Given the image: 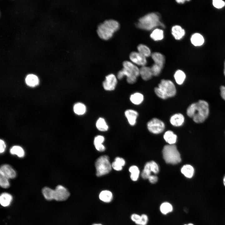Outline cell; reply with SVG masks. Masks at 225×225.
Masks as SVG:
<instances>
[{"label": "cell", "instance_id": "16", "mask_svg": "<svg viewBox=\"0 0 225 225\" xmlns=\"http://www.w3.org/2000/svg\"><path fill=\"white\" fill-rule=\"evenodd\" d=\"M171 33L175 39L177 40L181 39L185 34L184 30L178 25H175L172 27Z\"/></svg>", "mask_w": 225, "mask_h": 225}, {"label": "cell", "instance_id": "22", "mask_svg": "<svg viewBox=\"0 0 225 225\" xmlns=\"http://www.w3.org/2000/svg\"><path fill=\"white\" fill-rule=\"evenodd\" d=\"M163 138L170 145L174 144L176 142L177 136L172 131H166L163 135Z\"/></svg>", "mask_w": 225, "mask_h": 225}, {"label": "cell", "instance_id": "4", "mask_svg": "<svg viewBox=\"0 0 225 225\" xmlns=\"http://www.w3.org/2000/svg\"><path fill=\"white\" fill-rule=\"evenodd\" d=\"M119 27V23L117 21L113 19L106 20L98 25L97 33L100 38L107 40L112 36Z\"/></svg>", "mask_w": 225, "mask_h": 225}, {"label": "cell", "instance_id": "17", "mask_svg": "<svg viewBox=\"0 0 225 225\" xmlns=\"http://www.w3.org/2000/svg\"><path fill=\"white\" fill-rule=\"evenodd\" d=\"M139 75L144 81H148L151 79L153 75L151 68L146 66L141 67L139 70Z\"/></svg>", "mask_w": 225, "mask_h": 225}, {"label": "cell", "instance_id": "7", "mask_svg": "<svg viewBox=\"0 0 225 225\" xmlns=\"http://www.w3.org/2000/svg\"><path fill=\"white\" fill-rule=\"evenodd\" d=\"M96 170V175L101 177L109 173L111 170L112 166L109 157L106 155H103L99 157L95 162Z\"/></svg>", "mask_w": 225, "mask_h": 225}, {"label": "cell", "instance_id": "32", "mask_svg": "<svg viewBox=\"0 0 225 225\" xmlns=\"http://www.w3.org/2000/svg\"><path fill=\"white\" fill-rule=\"evenodd\" d=\"M125 163L124 160L121 158L117 157L115 158V161L112 164V167L113 169L116 171H120L122 170V167Z\"/></svg>", "mask_w": 225, "mask_h": 225}, {"label": "cell", "instance_id": "26", "mask_svg": "<svg viewBox=\"0 0 225 225\" xmlns=\"http://www.w3.org/2000/svg\"><path fill=\"white\" fill-rule=\"evenodd\" d=\"M74 112L78 115H84L86 111V107L82 103L78 102L76 103L73 107Z\"/></svg>", "mask_w": 225, "mask_h": 225}, {"label": "cell", "instance_id": "10", "mask_svg": "<svg viewBox=\"0 0 225 225\" xmlns=\"http://www.w3.org/2000/svg\"><path fill=\"white\" fill-rule=\"evenodd\" d=\"M70 195L66 188L61 185H58L54 189V199L59 201H65L68 198Z\"/></svg>", "mask_w": 225, "mask_h": 225}, {"label": "cell", "instance_id": "37", "mask_svg": "<svg viewBox=\"0 0 225 225\" xmlns=\"http://www.w3.org/2000/svg\"><path fill=\"white\" fill-rule=\"evenodd\" d=\"M153 76H157L161 72L162 68L155 63L150 67Z\"/></svg>", "mask_w": 225, "mask_h": 225}, {"label": "cell", "instance_id": "13", "mask_svg": "<svg viewBox=\"0 0 225 225\" xmlns=\"http://www.w3.org/2000/svg\"><path fill=\"white\" fill-rule=\"evenodd\" d=\"M0 175L8 179L15 178L16 176V172L13 168L10 165L5 164L1 166L0 169Z\"/></svg>", "mask_w": 225, "mask_h": 225}, {"label": "cell", "instance_id": "3", "mask_svg": "<svg viewBox=\"0 0 225 225\" xmlns=\"http://www.w3.org/2000/svg\"><path fill=\"white\" fill-rule=\"evenodd\" d=\"M154 92L158 98L165 100L175 96L177 89L174 83L171 80L162 79L158 86L154 88Z\"/></svg>", "mask_w": 225, "mask_h": 225}, {"label": "cell", "instance_id": "6", "mask_svg": "<svg viewBox=\"0 0 225 225\" xmlns=\"http://www.w3.org/2000/svg\"><path fill=\"white\" fill-rule=\"evenodd\" d=\"M162 154L164 159L167 163L176 164L181 161L180 154L174 144L165 145L162 150Z\"/></svg>", "mask_w": 225, "mask_h": 225}, {"label": "cell", "instance_id": "27", "mask_svg": "<svg viewBox=\"0 0 225 225\" xmlns=\"http://www.w3.org/2000/svg\"><path fill=\"white\" fill-rule=\"evenodd\" d=\"M164 32L162 30L156 28L150 34L151 38L155 41L161 40L164 38Z\"/></svg>", "mask_w": 225, "mask_h": 225}, {"label": "cell", "instance_id": "43", "mask_svg": "<svg viewBox=\"0 0 225 225\" xmlns=\"http://www.w3.org/2000/svg\"><path fill=\"white\" fill-rule=\"evenodd\" d=\"M6 148V145L4 141L2 139L0 140V152L3 153L5 151Z\"/></svg>", "mask_w": 225, "mask_h": 225}, {"label": "cell", "instance_id": "29", "mask_svg": "<svg viewBox=\"0 0 225 225\" xmlns=\"http://www.w3.org/2000/svg\"><path fill=\"white\" fill-rule=\"evenodd\" d=\"M173 210V207L172 205L168 202H162L160 206V211L163 215H167L172 212Z\"/></svg>", "mask_w": 225, "mask_h": 225}, {"label": "cell", "instance_id": "46", "mask_svg": "<svg viewBox=\"0 0 225 225\" xmlns=\"http://www.w3.org/2000/svg\"><path fill=\"white\" fill-rule=\"evenodd\" d=\"M223 185L225 187V176H224V177L223 178Z\"/></svg>", "mask_w": 225, "mask_h": 225}, {"label": "cell", "instance_id": "25", "mask_svg": "<svg viewBox=\"0 0 225 225\" xmlns=\"http://www.w3.org/2000/svg\"><path fill=\"white\" fill-rule=\"evenodd\" d=\"M100 199L102 201L108 203L111 202L113 198V195L112 192L107 190H104L101 191L99 196Z\"/></svg>", "mask_w": 225, "mask_h": 225}, {"label": "cell", "instance_id": "1", "mask_svg": "<svg viewBox=\"0 0 225 225\" xmlns=\"http://www.w3.org/2000/svg\"><path fill=\"white\" fill-rule=\"evenodd\" d=\"M209 113L208 103L206 101L202 100L191 104L186 110L187 116L192 118L193 121L197 123L204 122L208 118Z\"/></svg>", "mask_w": 225, "mask_h": 225}, {"label": "cell", "instance_id": "8", "mask_svg": "<svg viewBox=\"0 0 225 225\" xmlns=\"http://www.w3.org/2000/svg\"><path fill=\"white\" fill-rule=\"evenodd\" d=\"M147 127L151 132L154 134H158L164 131L165 128V124L161 120L154 118L148 122Z\"/></svg>", "mask_w": 225, "mask_h": 225}, {"label": "cell", "instance_id": "42", "mask_svg": "<svg viewBox=\"0 0 225 225\" xmlns=\"http://www.w3.org/2000/svg\"><path fill=\"white\" fill-rule=\"evenodd\" d=\"M148 179L150 183L154 184L157 182L158 178L155 175H151L148 178Z\"/></svg>", "mask_w": 225, "mask_h": 225}, {"label": "cell", "instance_id": "34", "mask_svg": "<svg viewBox=\"0 0 225 225\" xmlns=\"http://www.w3.org/2000/svg\"><path fill=\"white\" fill-rule=\"evenodd\" d=\"M138 52L146 57L151 55V52L149 48L145 45L141 44L137 47Z\"/></svg>", "mask_w": 225, "mask_h": 225}, {"label": "cell", "instance_id": "41", "mask_svg": "<svg viewBox=\"0 0 225 225\" xmlns=\"http://www.w3.org/2000/svg\"><path fill=\"white\" fill-rule=\"evenodd\" d=\"M148 216L143 214L141 215V220L140 225H146L148 223Z\"/></svg>", "mask_w": 225, "mask_h": 225}, {"label": "cell", "instance_id": "30", "mask_svg": "<svg viewBox=\"0 0 225 225\" xmlns=\"http://www.w3.org/2000/svg\"><path fill=\"white\" fill-rule=\"evenodd\" d=\"M10 153L12 155H16L19 158L23 157L25 154L23 148L20 146L15 145L11 148L10 150Z\"/></svg>", "mask_w": 225, "mask_h": 225}, {"label": "cell", "instance_id": "20", "mask_svg": "<svg viewBox=\"0 0 225 225\" xmlns=\"http://www.w3.org/2000/svg\"><path fill=\"white\" fill-rule=\"evenodd\" d=\"M181 171L182 174L188 178H191L193 177L195 172L193 167L188 164L184 165L182 167Z\"/></svg>", "mask_w": 225, "mask_h": 225}, {"label": "cell", "instance_id": "35", "mask_svg": "<svg viewBox=\"0 0 225 225\" xmlns=\"http://www.w3.org/2000/svg\"><path fill=\"white\" fill-rule=\"evenodd\" d=\"M42 193L45 198L48 200L54 199V190L49 187H44L42 189Z\"/></svg>", "mask_w": 225, "mask_h": 225}, {"label": "cell", "instance_id": "9", "mask_svg": "<svg viewBox=\"0 0 225 225\" xmlns=\"http://www.w3.org/2000/svg\"><path fill=\"white\" fill-rule=\"evenodd\" d=\"M159 171V167L158 164L154 161H151L145 164L141 173V176L143 179H147L151 175V172L157 174Z\"/></svg>", "mask_w": 225, "mask_h": 225}, {"label": "cell", "instance_id": "11", "mask_svg": "<svg viewBox=\"0 0 225 225\" xmlns=\"http://www.w3.org/2000/svg\"><path fill=\"white\" fill-rule=\"evenodd\" d=\"M117 83V79L114 74L111 73L105 77L103 82L102 86L104 89L107 91L114 90Z\"/></svg>", "mask_w": 225, "mask_h": 225}, {"label": "cell", "instance_id": "39", "mask_svg": "<svg viewBox=\"0 0 225 225\" xmlns=\"http://www.w3.org/2000/svg\"><path fill=\"white\" fill-rule=\"evenodd\" d=\"M213 6L216 8H220L225 5V2L222 0H213L212 1Z\"/></svg>", "mask_w": 225, "mask_h": 225}, {"label": "cell", "instance_id": "48", "mask_svg": "<svg viewBox=\"0 0 225 225\" xmlns=\"http://www.w3.org/2000/svg\"><path fill=\"white\" fill-rule=\"evenodd\" d=\"M92 225H102V224L100 223H95L92 224Z\"/></svg>", "mask_w": 225, "mask_h": 225}, {"label": "cell", "instance_id": "28", "mask_svg": "<svg viewBox=\"0 0 225 225\" xmlns=\"http://www.w3.org/2000/svg\"><path fill=\"white\" fill-rule=\"evenodd\" d=\"M191 41L192 44L194 46H200L204 43V39L201 34L198 33H195L191 36Z\"/></svg>", "mask_w": 225, "mask_h": 225}, {"label": "cell", "instance_id": "47", "mask_svg": "<svg viewBox=\"0 0 225 225\" xmlns=\"http://www.w3.org/2000/svg\"><path fill=\"white\" fill-rule=\"evenodd\" d=\"M184 225H194L192 223H189L187 224H185Z\"/></svg>", "mask_w": 225, "mask_h": 225}, {"label": "cell", "instance_id": "5", "mask_svg": "<svg viewBox=\"0 0 225 225\" xmlns=\"http://www.w3.org/2000/svg\"><path fill=\"white\" fill-rule=\"evenodd\" d=\"M141 29L149 30L158 26L164 27V25L160 21L159 16L154 12L150 13L140 18L137 24Z\"/></svg>", "mask_w": 225, "mask_h": 225}, {"label": "cell", "instance_id": "49", "mask_svg": "<svg viewBox=\"0 0 225 225\" xmlns=\"http://www.w3.org/2000/svg\"><path fill=\"white\" fill-rule=\"evenodd\" d=\"M224 74L225 76V62L224 63Z\"/></svg>", "mask_w": 225, "mask_h": 225}, {"label": "cell", "instance_id": "38", "mask_svg": "<svg viewBox=\"0 0 225 225\" xmlns=\"http://www.w3.org/2000/svg\"><path fill=\"white\" fill-rule=\"evenodd\" d=\"M8 179L0 175V185L1 187L4 188H8L10 184Z\"/></svg>", "mask_w": 225, "mask_h": 225}, {"label": "cell", "instance_id": "36", "mask_svg": "<svg viewBox=\"0 0 225 225\" xmlns=\"http://www.w3.org/2000/svg\"><path fill=\"white\" fill-rule=\"evenodd\" d=\"M129 170L131 173L130 178L132 180L134 181H137L140 173L138 167L135 165L132 166L129 168Z\"/></svg>", "mask_w": 225, "mask_h": 225}, {"label": "cell", "instance_id": "12", "mask_svg": "<svg viewBox=\"0 0 225 225\" xmlns=\"http://www.w3.org/2000/svg\"><path fill=\"white\" fill-rule=\"evenodd\" d=\"M129 57L131 62L135 65L142 67L146 66L147 63L146 57L138 52H132L130 54Z\"/></svg>", "mask_w": 225, "mask_h": 225}, {"label": "cell", "instance_id": "33", "mask_svg": "<svg viewBox=\"0 0 225 225\" xmlns=\"http://www.w3.org/2000/svg\"><path fill=\"white\" fill-rule=\"evenodd\" d=\"M96 125L97 128L101 131H106L108 129V126L105 120L101 117L99 118L97 120Z\"/></svg>", "mask_w": 225, "mask_h": 225}, {"label": "cell", "instance_id": "15", "mask_svg": "<svg viewBox=\"0 0 225 225\" xmlns=\"http://www.w3.org/2000/svg\"><path fill=\"white\" fill-rule=\"evenodd\" d=\"M124 114L130 125L133 126L136 124L139 115L137 111L132 109H128L125 111Z\"/></svg>", "mask_w": 225, "mask_h": 225}, {"label": "cell", "instance_id": "18", "mask_svg": "<svg viewBox=\"0 0 225 225\" xmlns=\"http://www.w3.org/2000/svg\"><path fill=\"white\" fill-rule=\"evenodd\" d=\"M151 56L154 63L162 68L165 62V58L163 55L160 52H154L152 54Z\"/></svg>", "mask_w": 225, "mask_h": 225}, {"label": "cell", "instance_id": "21", "mask_svg": "<svg viewBox=\"0 0 225 225\" xmlns=\"http://www.w3.org/2000/svg\"><path fill=\"white\" fill-rule=\"evenodd\" d=\"M173 77L176 83L178 85L182 84L186 78L185 72L180 69L177 70L175 71Z\"/></svg>", "mask_w": 225, "mask_h": 225}, {"label": "cell", "instance_id": "14", "mask_svg": "<svg viewBox=\"0 0 225 225\" xmlns=\"http://www.w3.org/2000/svg\"><path fill=\"white\" fill-rule=\"evenodd\" d=\"M171 124L175 127L182 126L185 121L184 115L180 113H177L172 115L169 119Z\"/></svg>", "mask_w": 225, "mask_h": 225}, {"label": "cell", "instance_id": "40", "mask_svg": "<svg viewBox=\"0 0 225 225\" xmlns=\"http://www.w3.org/2000/svg\"><path fill=\"white\" fill-rule=\"evenodd\" d=\"M131 220L138 225H140L141 215L136 213L132 214L131 217Z\"/></svg>", "mask_w": 225, "mask_h": 225}, {"label": "cell", "instance_id": "45", "mask_svg": "<svg viewBox=\"0 0 225 225\" xmlns=\"http://www.w3.org/2000/svg\"><path fill=\"white\" fill-rule=\"evenodd\" d=\"M186 0H176V2L178 3L183 4L184 3Z\"/></svg>", "mask_w": 225, "mask_h": 225}, {"label": "cell", "instance_id": "23", "mask_svg": "<svg viewBox=\"0 0 225 225\" xmlns=\"http://www.w3.org/2000/svg\"><path fill=\"white\" fill-rule=\"evenodd\" d=\"M12 200L11 194L7 192L2 193L0 196V202L3 207H7L10 205Z\"/></svg>", "mask_w": 225, "mask_h": 225}, {"label": "cell", "instance_id": "44", "mask_svg": "<svg viewBox=\"0 0 225 225\" xmlns=\"http://www.w3.org/2000/svg\"><path fill=\"white\" fill-rule=\"evenodd\" d=\"M220 91L222 98L225 101V86H221L220 87Z\"/></svg>", "mask_w": 225, "mask_h": 225}, {"label": "cell", "instance_id": "2", "mask_svg": "<svg viewBox=\"0 0 225 225\" xmlns=\"http://www.w3.org/2000/svg\"><path fill=\"white\" fill-rule=\"evenodd\" d=\"M123 68L119 71L117 78L122 79L124 76L126 77V80L130 84L135 83L139 76L140 68L134 63L128 61H125L122 63Z\"/></svg>", "mask_w": 225, "mask_h": 225}, {"label": "cell", "instance_id": "24", "mask_svg": "<svg viewBox=\"0 0 225 225\" xmlns=\"http://www.w3.org/2000/svg\"><path fill=\"white\" fill-rule=\"evenodd\" d=\"M104 140V137L101 135H98L95 137L94 144L96 149L100 152H103L105 151V148L102 144Z\"/></svg>", "mask_w": 225, "mask_h": 225}, {"label": "cell", "instance_id": "31", "mask_svg": "<svg viewBox=\"0 0 225 225\" xmlns=\"http://www.w3.org/2000/svg\"><path fill=\"white\" fill-rule=\"evenodd\" d=\"M25 81L27 84L31 87H35L39 83L38 77L34 74H30L28 75L26 77Z\"/></svg>", "mask_w": 225, "mask_h": 225}, {"label": "cell", "instance_id": "19", "mask_svg": "<svg viewBox=\"0 0 225 225\" xmlns=\"http://www.w3.org/2000/svg\"><path fill=\"white\" fill-rule=\"evenodd\" d=\"M130 100L133 104L138 105L141 104L144 100L143 94L139 92H135L131 95Z\"/></svg>", "mask_w": 225, "mask_h": 225}]
</instances>
